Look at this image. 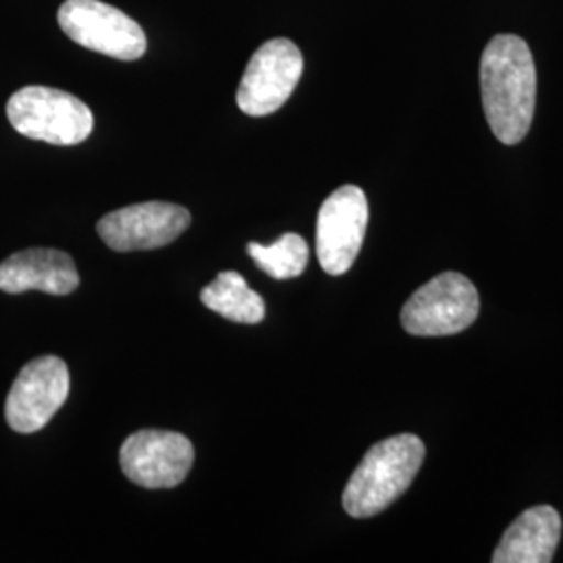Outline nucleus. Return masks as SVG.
Here are the masks:
<instances>
[{
    "mask_svg": "<svg viewBox=\"0 0 563 563\" xmlns=\"http://www.w3.org/2000/svg\"><path fill=\"white\" fill-rule=\"evenodd\" d=\"M481 90L486 121L504 144L526 139L537 104V67L528 44L514 34H499L484 48Z\"/></svg>",
    "mask_w": 563,
    "mask_h": 563,
    "instance_id": "nucleus-1",
    "label": "nucleus"
},
{
    "mask_svg": "<svg viewBox=\"0 0 563 563\" xmlns=\"http://www.w3.org/2000/svg\"><path fill=\"white\" fill-rule=\"evenodd\" d=\"M426 446L416 434H397L374 444L342 493V507L353 518H372L395 504L422 467Z\"/></svg>",
    "mask_w": 563,
    "mask_h": 563,
    "instance_id": "nucleus-2",
    "label": "nucleus"
},
{
    "mask_svg": "<svg viewBox=\"0 0 563 563\" xmlns=\"http://www.w3.org/2000/svg\"><path fill=\"white\" fill-rule=\"evenodd\" d=\"M7 118L21 136L57 146H74L95 130V115L78 97L48 88L25 86L7 102Z\"/></svg>",
    "mask_w": 563,
    "mask_h": 563,
    "instance_id": "nucleus-3",
    "label": "nucleus"
},
{
    "mask_svg": "<svg viewBox=\"0 0 563 563\" xmlns=\"http://www.w3.org/2000/svg\"><path fill=\"white\" fill-rule=\"evenodd\" d=\"M478 313L476 286L457 272H444L409 297L401 323L413 336H451L467 330Z\"/></svg>",
    "mask_w": 563,
    "mask_h": 563,
    "instance_id": "nucleus-4",
    "label": "nucleus"
},
{
    "mask_svg": "<svg viewBox=\"0 0 563 563\" xmlns=\"http://www.w3.org/2000/svg\"><path fill=\"white\" fill-rule=\"evenodd\" d=\"M57 20L60 30L88 51L120 60L141 59L146 53L141 25L101 0H65Z\"/></svg>",
    "mask_w": 563,
    "mask_h": 563,
    "instance_id": "nucleus-5",
    "label": "nucleus"
},
{
    "mask_svg": "<svg viewBox=\"0 0 563 563\" xmlns=\"http://www.w3.org/2000/svg\"><path fill=\"white\" fill-rule=\"evenodd\" d=\"M302 55L295 42L286 38L262 44L249 60L236 102L242 113L265 118L276 113L290 99L302 76Z\"/></svg>",
    "mask_w": 563,
    "mask_h": 563,
    "instance_id": "nucleus-6",
    "label": "nucleus"
},
{
    "mask_svg": "<svg viewBox=\"0 0 563 563\" xmlns=\"http://www.w3.org/2000/svg\"><path fill=\"white\" fill-rule=\"evenodd\" d=\"M369 220L367 197L360 186L346 184L323 201L318 216L316 249L325 274H346L362 251Z\"/></svg>",
    "mask_w": 563,
    "mask_h": 563,
    "instance_id": "nucleus-7",
    "label": "nucleus"
},
{
    "mask_svg": "<svg viewBox=\"0 0 563 563\" xmlns=\"http://www.w3.org/2000/svg\"><path fill=\"white\" fill-rule=\"evenodd\" d=\"M69 397V369L59 357L44 355L21 367L9 390L4 418L21 432H38L59 411Z\"/></svg>",
    "mask_w": 563,
    "mask_h": 563,
    "instance_id": "nucleus-8",
    "label": "nucleus"
},
{
    "mask_svg": "<svg viewBox=\"0 0 563 563\" xmlns=\"http://www.w3.org/2000/svg\"><path fill=\"white\" fill-rule=\"evenodd\" d=\"M123 474L142 488H174L186 481L195 446L178 432L139 430L121 444Z\"/></svg>",
    "mask_w": 563,
    "mask_h": 563,
    "instance_id": "nucleus-9",
    "label": "nucleus"
},
{
    "mask_svg": "<svg viewBox=\"0 0 563 563\" xmlns=\"http://www.w3.org/2000/svg\"><path fill=\"white\" fill-rule=\"evenodd\" d=\"M190 225V213L174 202L148 201L111 211L97 223L102 242L118 251H151L176 241Z\"/></svg>",
    "mask_w": 563,
    "mask_h": 563,
    "instance_id": "nucleus-10",
    "label": "nucleus"
},
{
    "mask_svg": "<svg viewBox=\"0 0 563 563\" xmlns=\"http://www.w3.org/2000/svg\"><path fill=\"white\" fill-rule=\"evenodd\" d=\"M78 286L76 263L57 249H25L0 263V290L9 295L27 290L69 295Z\"/></svg>",
    "mask_w": 563,
    "mask_h": 563,
    "instance_id": "nucleus-11",
    "label": "nucleus"
},
{
    "mask_svg": "<svg viewBox=\"0 0 563 563\" xmlns=\"http://www.w3.org/2000/svg\"><path fill=\"white\" fill-rule=\"evenodd\" d=\"M562 537V518L558 509L537 505L520 514L505 530L501 543L493 553L495 563H549Z\"/></svg>",
    "mask_w": 563,
    "mask_h": 563,
    "instance_id": "nucleus-12",
    "label": "nucleus"
},
{
    "mask_svg": "<svg viewBox=\"0 0 563 563\" xmlns=\"http://www.w3.org/2000/svg\"><path fill=\"white\" fill-rule=\"evenodd\" d=\"M201 301L211 311L236 323H260L265 318V302L249 288L236 272H222L201 290Z\"/></svg>",
    "mask_w": 563,
    "mask_h": 563,
    "instance_id": "nucleus-13",
    "label": "nucleus"
},
{
    "mask_svg": "<svg viewBox=\"0 0 563 563\" xmlns=\"http://www.w3.org/2000/svg\"><path fill=\"white\" fill-rule=\"evenodd\" d=\"M246 253L253 262L262 267L263 272L276 280H290L301 276L309 263V246L299 234H284L269 246L260 242H249Z\"/></svg>",
    "mask_w": 563,
    "mask_h": 563,
    "instance_id": "nucleus-14",
    "label": "nucleus"
}]
</instances>
